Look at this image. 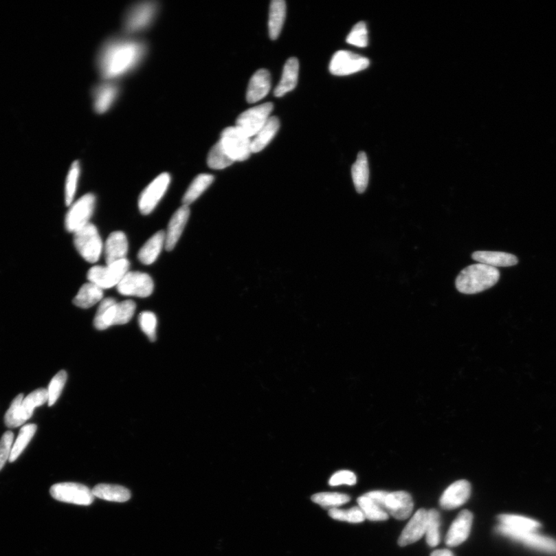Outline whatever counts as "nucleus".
Wrapping results in <instances>:
<instances>
[{
  "label": "nucleus",
  "mask_w": 556,
  "mask_h": 556,
  "mask_svg": "<svg viewBox=\"0 0 556 556\" xmlns=\"http://www.w3.org/2000/svg\"><path fill=\"white\" fill-rule=\"evenodd\" d=\"M145 43L128 38H115L104 43L97 57L100 74L105 80L120 78L133 71L146 54Z\"/></svg>",
  "instance_id": "f257e3e1"
},
{
  "label": "nucleus",
  "mask_w": 556,
  "mask_h": 556,
  "mask_svg": "<svg viewBox=\"0 0 556 556\" xmlns=\"http://www.w3.org/2000/svg\"><path fill=\"white\" fill-rule=\"evenodd\" d=\"M499 279L500 272L496 267L479 263L468 266L460 273L456 279V287L462 293L474 295L491 289Z\"/></svg>",
  "instance_id": "f03ea898"
},
{
  "label": "nucleus",
  "mask_w": 556,
  "mask_h": 556,
  "mask_svg": "<svg viewBox=\"0 0 556 556\" xmlns=\"http://www.w3.org/2000/svg\"><path fill=\"white\" fill-rule=\"evenodd\" d=\"M365 495L377 503L387 514L397 520H408L413 513V498L408 492L390 493L383 491H374L366 493Z\"/></svg>",
  "instance_id": "7ed1b4c3"
},
{
  "label": "nucleus",
  "mask_w": 556,
  "mask_h": 556,
  "mask_svg": "<svg viewBox=\"0 0 556 556\" xmlns=\"http://www.w3.org/2000/svg\"><path fill=\"white\" fill-rule=\"evenodd\" d=\"M496 533L506 538L522 543L530 548L543 553L556 555V540L537 533V531H522L514 529L499 524Z\"/></svg>",
  "instance_id": "20e7f679"
},
{
  "label": "nucleus",
  "mask_w": 556,
  "mask_h": 556,
  "mask_svg": "<svg viewBox=\"0 0 556 556\" xmlns=\"http://www.w3.org/2000/svg\"><path fill=\"white\" fill-rule=\"evenodd\" d=\"M74 243L86 261L96 263L101 257L103 243L95 225L89 223L74 234Z\"/></svg>",
  "instance_id": "39448f33"
},
{
  "label": "nucleus",
  "mask_w": 556,
  "mask_h": 556,
  "mask_svg": "<svg viewBox=\"0 0 556 556\" xmlns=\"http://www.w3.org/2000/svg\"><path fill=\"white\" fill-rule=\"evenodd\" d=\"M159 9L158 3L146 1L131 6L124 18V29L129 34H135L147 29L155 20Z\"/></svg>",
  "instance_id": "423d86ee"
},
{
  "label": "nucleus",
  "mask_w": 556,
  "mask_h": 556,
  "mask_svg": "<svg viewBox=\"0 0 556 556\" xmlns=\"http://www.w3.org/2000/svg\"><path fill=\"white\" fill-rule=\"evenodd\" d=\"M130 263L127 259L115 262L114 264L91 268L87 273L89 282L95 284L103 290L109 289L120 284L122 279L129 271Z\"/></svg>",
  "instance_id": "0eeeda50"
},
{
  "label": "nucleus",
  "mask_w": 556,
  "mask_h": 556,
  "mask_svg": "<svg viewBox=\"0 0 556 556\" xmlns=\"http://www.w3.org/2000/svg\"><path fill=\"white\" fill-rule=\"evenodd\" d=\"M220 142L234 162L245 161L252 154L251 138L236 126L225 129Z\"/></svg>",
  "instance_id": "6e6552de"
},
{
  "label": "nucleus",
  "mask_w": 556,
  "mask_h": 556,
  "mask_svg": "<svg viewBox=\"0 0 556 556\" xmlns=\"http://www.w3.org/2000/svg\"><path fill=\"white\" fill-rule=\"evenodd\" d=\"M96 203V196L92 193H87L70 205L65 221L68 232L74 234L90 223Z\"/></svg>",
  "instance_id": "1a4fd4ad"
},
{
  "label": "nucleus",
  "mask_w": 556,
  "mask_h": 556,
  "mask_svg": "<svg viewBox=\"0 0 556 556\" xmlns=\"http://www.w3.org/2000/svg\"><path fill=\"white\" fill-rule=\"evenodd\" d=\"M273 109L274 104L268 102L243 111L237 118L236 126L239 128L249 138H252L258 134L269 120Z\"/></svg>",
  "instance_id": "9d476101"
},
{
  "label": "nucleus",
  "mask_w": 556,
  "mask_h": 556,
  "mask_svg": "<svg viewBox=\"0 0 556 556\" xmlns=\"http://www.w3.org/2000/svg\"><path fill=\"white\" fill-rule=\"evenodd\" d=\"M52 496L57 501L78 505H90L95 500L92 490L78 483H60L52 487Z\"/></svg>",
  "instance_id": "9b49d317"
},
{
  "label": "nucleus",
  "mask_w": 556,
  "mask_h": 556,
  "mask_svg": "<svg viewBox=\"0 0 556 556\" xmlns=\"http://www.w3.org/2000/svg\"><path fill=\"white\" fill-rule=\"evenodd\" d=\"M116 287L118 293L124 296L147 298L154 291L152 278L140 271H129Z\"/></svg>",
  "instance_id": "f8f14e48"
},
{
  "label": "nucleus",
  "mask_w": 556,
  "mask_h": 556,
  "mask_svg": "<svg viewBox=\"0 0 556 556\" xmlns=\"http://www.w3.org/2000/svg\"><path fill=\"white\" fill-rule=\"evenodd\" d=\"M170 181V174L162 173L142 191L139 199V209L142 214L148 215L157 207L165 195Z\"/></svg>",
  "instance_id": "ddd939ff"
},
{
  "label": "nucleus",
  "mask_w": 556,
  "mask_h": 556,
  "mask_svg": "<svg viewBox=\"0 0 556 556\" xmlns=\"http://www.w3.org/2000/svg\"><path fill=\"white\" fill-rule=\"evenodd\" d=\"M370 60L347 51L336 52L330 62L329 71L336 76H346L366 69Z\"/></svg>",
  "instance_id": "4468645a"
},
{
  "label": "nucleus",
  "mask_w": 556,
  "mask_h": 556,
  "mask_svg": "<svg viewBox=\"0 0 556 556\" xmlns=\"http://www.w3.org/2000/svg\"><path fill=\"white\" fill-rule=\"evenodd\" d=\"M471 484L466 480H458L449 485L440 499L443 509L453 510L460 507L471 496Z\"/></svg>",
  "instance_id": "2eb2a0df"
},
{
  "label": "nucleus",
  "mask_w": 556,
  "mask_h": 556,
  "mask_svg": "<svg viewBox=\"0 0 556 556\" xmlns=\"http://www.w3.org/2000/svg\"><path fill=\"white\" fill-rule=\"evenodd\" d=\"M473 515L468 510L461 511L449 528L446 544L449 547H457L465 542L471 533Z\"/></svg>",
  "instance_id": "dca6fc26"
},
{
  "label": "nucleus",
  "mask_w": 556,
  "mask_h": 556,
  "mask_svg": "<svg viewBox=\"0 0 556 556\" xmlns=\"http://www.w3.org/2000/svg\"><path fill=\"white\" fill-rule=\"evenodd\" d=\"M427 511L419 509L403 529L398 540L399 546L404 547L420 540L426 533Z\"/></svg>",
  "instance_id": "f3484780"
},
{
  "label": "nucleus",
  "mask_w": 556,
  "mask_h": 556,
  "mask_svg": "<svg viewBox=\"0 0 556 556\" xmlns=\"http://www.w3.org/2000/svg\"><path fill=\"white\" fill-rule=\"evenodd\" d=\"M190 215L188 205H183L173 215L168 223L166 234L165 247L167 252H171L176 247L181 235H182Z\"/></svg>",
  "instance_id": "a211bd4d"
},
{
  "label": "nucleus",
  "mask_w": 556,
  "mask_h": 556,
  "mask_svg": "<svg viewBox=\"0 0 556 556\" xmlns=\"http://www.w3.org/2000/svg\"><path fill=\"white\" fill-rule=\"evenodd\" d=\"M106 265L126 259L129 252L127 236L122 231H116L109 235L104 245Z\"/></svg>",
  "instance_id": "6ab92c4d"
},
{
  "label": "nucleus",
  "mask_w": 556,
  "mask_h": 556,
  "mask_svg": "<svg viewBox=\"0 0 556 556\" xmlns=\"http://www.w3.org/2000/svg\"><path fill=\"white\" fill-rule=\"evenodd\" d=\"M271 78L269 71L260 69L256 72L248 85L247 101L254 104L260 101L268 95L271 90Z\"/></svg>",
  "instance_id": "aec40b11"
},
{
  "label": "nucleus",
  "mask_w": 556,
  "mask_h": 556,
  "mask_svg": "<svg viewBox=\"0 0 556 556\" xmlns=\"http://www.w3.org/2000/svg\"><path fill=\"white\" fill-rule=\"evenodd\" d=\"M118 95V87L114 83L107 82L99 85L93 91V108L98 114L109 111L114 104Z\"/></svg>",
  "instance_id": "412c9836"
},
{
  "label": "nucleus",
  "mask_w": 556,
  "mask_h": 556,
  "mask_svg": "<svg viewBox=\"0 0 556 556\" xmlns=\"http://www.w3.org/2000/svg\"><path fill=\"white\" fill-rule=\"evenodd\" d=\"M118 302L113 298H106L102 300L93 320V324L98 330H105L115 326Z\"/></svg>",
  "instance_id": "4be33fe9"
},
{
  "label": "nucleus",
  "mask_w": 556,
  "mask_h": 556,
  "mask_svg": "<svg viewBox=\"0 0 556 556\" xmlns=\"http://www.w3.org/2000/svg\"><path fill=\"white\" fill-rule=\"evenodd\" d=\"M299 71V62L296 58L287 60L284 67L282 78L274 90V96L278 98L282 97L296 89L298 84Z\"/></svg>",
  "instance_id": "5701e85b"
},
{
  "label": "nucleus",
  "mask_w": 556,
  "mask_h": 556,
  "mask_svg": "<svg viewBox=\"0 0 556 556\" xmlns=\"http://www.w3.org/2000/svg\"><path fill=\"white\" fill-rule=\"evenodd\" d=\"M165 242L166 233L164 230H160L155 234L139 252L138 258L141 263L145 265H153L159 258L162 249L165 245Z\"/></svg>",
  "instance_id": "b1692460"
},
{
  "label": "nucleus",
  "mask_w": 556,
  "mask_h": 556,
  "mask_svg": "<svg viewBox=\"0 0 556 556\" xmlns=\"http://www.w3.org/2000/svg\"><path fill=\"white\" fill-rule=\"evenodd\" d=\"M472 258L480 264L496 267H511L518 263L516 256L508 253L497 252H476Z\"/></svg>",
  "instance_id": "393cba45"
},
{
  "label": "nucleus",
  "mask_w": 556,
  "mask_h": 556,
  "mask_svg": "<svg viewBox=\"0 0 556 556\" xmlns=\"http://www.w3.org/2000/svg\"><path fill=\"white\" fill-rule=\"evenodd\" d=\"M103 297L104 290L98 285L89 282L80 287L73 302L77 307L87 309L101 302Z\"/></svg>",
  "instance_id": "a878e982"
},
{
  "label": "nucleus",
  "mask_w": 556,
  "mask_h": 556,
  "mask_svg": "<svg viewBox=\"0 0 556 556\" xmlns=\"http://www.w3.org/2000/svg\"><path fill=\"white\" fill-rule=\"evenodd\" d=\"M280 121L276 116L269 118L264 127L252 140V153H258L263 150L269 144L278 132Z\"/></svg>",
  "instance_id": "bb28decb"
},
{
  "label": "nucleus",
  "mask_w": 556,
  "mask_h": 556,
  "mask_svg": "<svg viewBox=\"0 0 556 556\" xmlns=\"http://www.w3.org/2000/svg\"><path fill=\"white\" fill-rule=\"evenodd\" d=\"M92 493L95 498L105 500L108 502H126L131 498V492L126 487L101 484L93 487Z\"/></svg>",
  "instance_id": "cd10ccee"
},
{
  "label": "nucleus",
  "mask_w": 556,
  "mask_h": 556,
  "mask_svg": "<svg viewBox=\"0 0 556 556\" xmlns=\"http://www.w3.org/2000/svg\"><path fill=\"white\" fill-rule=\"evenodd\" d=\"M286 16V3L284 0H273L269 10L268 30L271 40H277L282 30Z\"/></svg>",
  "instance_id": "c85d7f7f"
},
{
  "label": "nucleus",
  "mask_w": 556,
  "mask_h": 556,
  "mask_svg": "<svg viewBox=\"0 0 556 556\" xmlns=\"http://www.w3.org/2000/svg\"><path fill=\"white\" fill-rule=\"evenodd\" d=\"M47 402H48V392L46 389L36 390L25 397L19 408V414L23 424L33 416L35 408L41 407Z\"/></svg>",
  "instance_id": "c756f323"
},
{
  "label": "nucleus",
  "mask_w": 556,
  "mask_h": 556,
  "mask_svg": "<svg viewBox=\"0 0 556 556\" xmlns=\"http://www.w3.org/2000/svg\"><path fill=\"white\" fill-rule=\"evenodd\" d=\"M352 177L355 188L358 193H364L370 180V168H368L367 155L361 152L357 155L352 167Z\"/></svg>",
  "instance_id": "7c9ffc66"
},
{
  "label": "nucleus",
  "mask_w": 556,
  "mask_h": 556,
  "mask_svg": "<svg viewBox=\"0 0 556 556\" xmlns=\"http://www.w3.org/2000/svg\"><path fill=\"white\" fill-rule=\"evenodd\" d=\"M214 177L210 174H201L192 181L183 197V204L189 205L194 203L214 182Z\"/></svg>",
  "instance_id": "2f4dec72"
},
{
  "label": "nucleus",
  "mask_w": 556,
  "mask_h": 556,
  "mask_svg": "<svg viewBox=\"0 0 556 556\" xmlns=\"http://www.w3.org/2000/svg\"><path fill=\"white\" fill-rule=\"evenodd\" d=\"M359 507L362 509L365 515L366 520L380 522L386 521L390 515L375 502L372 499L366 495L359 497L357 500Z\"/></svg>",
  "instance_id": "473e14b6"
},
{
  "label": "nucleus",
  "mask_w": 556,
  "mask_h": 556,
  "mask_svg": "<svg viewBox=\"0 0 556 556\" xmlns=\"http://www.w3.org/2000/svg\"><path fill=\"white\" fill-rule=\"evenodd\" d=\"M441 515L435 509L427 511L426 541L430 547H436L441 542Z\"/></svg>",
  "instance_id": "72a5a7b5"
},
{
  "label": "nucleus",
  "mask_w": 556,
  "mask_h": 556,
  "mask_svg": "<svg viewBox=\"0 0 556 556\" xmlns=\"http://www.w3.org/2000/svg\"><path fill=\"white\" fill-rule=\"evenodd\" d=\"M36 425L27 424L21 428L20 433L17 436V439L12 446V452L9 461L10 463L14 462L19 457H20L25 448L27 447L29 443L32 440L36 431Z\"/></svg>",
  "instance_id": "f704fd0d"
},
{
  "label": "nucleus",
  "mask_w": 556,
  "mask_h": 556,
  "mask_svg": "<svg viewBox=\"0 0 556 556\" xmlns=\"http://www.w3.org/2000/svg\"><path fill=\"white\" fill-rule=\"evenodd\" d=\"M499 524L517 530L538 531L540 524L531 518L515 515H502L498 516Z\"/></svg>",
  "instance_id": "c9c22d12"
},
{
  "label": "nucleus",
  "mask_w": 556,
  "mask_h": 556,
  "mask_svg": "<svg viewBox=\"0 0 556 556\" xmlns=\"http://www.w3.org/2000/svg\"><path fill=\"white\" fill-rule=\"evenodd\" d=\"M234 161L225 151L220 141L215 144L210 150L208 158V164L212 170H223L233 164Z\"/></svg>",
  "instance_id": "e433bc0d"
},
{
  "label": "nucleus",
  "mask_w": 556,
  "mask_h": 556,
  "mask_svg": "<svg viewBox=\"0 0 556 556\" xmlns=\"http://www.w3.org/2000/svg\"><path fill=\"white\" fill-rule=\"evenodd\" d=\"M311 500L322 507L337 509V507L348 503L350 501V497L344 493L323 492L315 493L311 497Z\"/></svg>",
  "instance_id": "4c0bfd02"
},
{
  "label": "nucleus",
  "mask_w": 556,
  "mask_h": 556,
  "mask_svg": "<svg viewBox=\"0 0 556 556\" xmlns=\"http://www.w3.org/2000/svg\"><path fill=\"white\" fill-rule=\"evenodd\" d=\"M80 177V165L78 161L73 162L65 184V199L67 207L73 203L75 193H76L78 179Z\"/></svg>",
  "instance_id": "58836bf2"
},
{
  "label": "nucleus",
  "mask_w": 556,
  "mask_h": 556,
  "mask_svg": "<svg viewBox=\"0 0 556 556\" xmlns=\"http://www.w3.org/2000/svg\"><path fill=\"white\" fill-rule=\"evenodd\" d=\"M329 516L333 520L350 523H361L366 520L364 512L359 507H353L348 510L332 509L329 510Z\"/></svg>",
  "instance_id": "ea45409f"
},
{
  "label": "nucleus",
  "mask_w": 556,
  "mask_h": 556,
  "mask_svg": "<svg viewBox=\"0 0 556 556\" xmlns=\"http://www.w3.org/2000/svg\"><path fill=\"white\" fill-rule=\"evenodd\" d=\"M67 378V372L61 370L52 379L47 390L49 407H52L58 401L61 392L64 389Z\"/></svg>",
  "instance_id": "a19ab883"
},
{
  "label": "nucleus",
  "mask_w": 556,
  "mask_h": 556,
  "mask_svg": "<svg viewBox=\"0 0 556 556\" xmlns=\"http://www.w3.org/2000/svg\"><path fill=\"white\" fill-rule=\"evenodd\" d=\"M140 326L150 341L156 340V328H157V318L151 311H143L139 316Z\"/></svg>",
  "instance_id": "79ce46f5"
},
{
  "label": "nucleus",
  "mask_w": 556,
  "mask_h": 556,
  "mask_svg": "<svg viewBox=\"0 0 556 556\" xmlns=\"http://www.w3.org/2000/svg\"><path fill=\"white\" fill-rule=\"evenodd\" d=\"M346 41L349 45L359 47H366L368 45V30L365 22L356 23L348 35Z\"/></svg>",
  "instance_id": "37998d69"
},
{
  "label": "nucleus",
  "mask_w": 556,
  "mask_h": 556,
  "mask_svg": "<svg viewBox=\"0 0 556 556\" xmlns=\"http://www.w3.org/2000/svg\"><path fill=\"white\" fill-rule=\"evenodd\" d=\"M23 399V394L21 393V394L18 395L14 401H12L4 417V422L6 427L16 428L22 426L23 423L21 420L20 414H19V408H20Z\"/></svg>",
  "instance_id": "c03bdc74"
},
{
  "label": "nucleus",
  "mask_w": 556,
  "mask_h": 556,
  "mask_svg": "<svg viewBox=\"0 0 556 556\" xmlns=\"http://www.w3.org/2000/svg\"><path fill=\"white\" fill-rule=\"evenodd\" d=\"M135 309L136 304L132 300L118 302L115 326L129 322L135 314Z\"/></svg>",
  "instance_id": "a18cd8bd"
},
{
  "label": "nucleus",
  "mask_w": 556,
  "mask_h": 556,
  "mask_svg": "<svg viewBox=\"0 0 556 556\" xmlns=\"http://www.w3.org/2000/svg\"><path fill=\"white\" fill-rule=\"evenodd\" d=\"M14 439V434L11 431L4 433L2 438L0 439V471L3 469L6 461L10 459Z\"/></svg>",
  "instance_id": "49530a36"
},
{
  "label": "nucleus",
  "mask_w": 556,
  "mask_h": 556,
  "mask_svg": "<svg viewBox=\"0 0 556 556\" xmlns=\"http://www.w3.org/2000/svg\"><path fill=\"white\" fill-rule=\"evenodd\" d=\"M355 474L349 471H341L333 474L329 480V485L335 487L342 485L353 486L356 484Z\"/></svg>",
  "instance_id": "de8ad7c7"
},
{
  "label": "nucleus",
  "mask_w": 556,
  "mask_h": 556,
  "mask_svg": "<svg viewBox=\"0 0 556 556\" xmlns=\"http://www.w3.org/2000/svg\"><path fill=\"white\" fill-rule=\"evenodd\" d=\"M430 556H454L452 551L448 549H438L431 553Z\"/></svg>",
  "instance_id": "09e8293b"
}]
</instances>
